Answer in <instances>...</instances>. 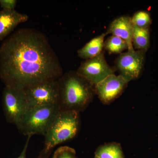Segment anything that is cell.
<instances>
[{"mask_svg":"<svg viewBox=\"0 0 158 158\" xmlns=\"http://www.w3.org/2000/svg\"><path fill=\"white\" fill-rule=\"evenodd\" d=\"M107 34L103 33L90 40L82 48L77 51L78 56L88 60L97 56L103 52L104 46L105 37Z\"/></svg>","mask_w":158,"mask_h":158,"instance_id":"cell-12","label":"cell"},{"mask_svg":"<svg viewBox=\"0 0 158 158\" xmlns=\"http://www.w3.org/2000/svg\"><path fill=\"white\" fill-rule=\"evenodd\" d=\"M114 71L106 61L104 52H102L97 56L82 62L77 73L94 86L114 74Z\"/></svg>","mask_w":158,"mask_h":158,"instance_id":"cell-8","label":"cell"},{"mask_svg":"<svg viewBox=\"0 0 158 158\" xmlns=\"http://www.w3.org/2000/svg\"><path fill=\"white\" fill-rule=\"evenodd\" d=\"M60 110L80 113L93 100L94 86L77 72H69L58 80Z\"/></svg>","mask_w":158,"mask_h":158,"instance_id":"cell-2","label":"cell"},{"mask_svg":"<svg viewBox=\"0 0 158 158\" xmlns=\"http://www.w3.org/2000/svg\"><path fill=\"white\" fill-rule=\"evenodd\" d=\"M131 21L135 27L140 28H149L152 21L149 12L144 10L136 12L131 17Z\"/></svg>","mask_w":158,"mask_h":158,"instance_id":"cell-16","label":"cell"},{"mask_svg":"<svg viewBox=\"0 0 158 158\" xmlns=\"http://www.w3.org/2000/svg\"><path fill=\"white\" fill-rule=\"evenodd\" d=\"M60 111L58 104L30 108L26 110L16 127L25 136H44Z\"/></svg>","mask_w":158,"mask_h":158,"instance_id":"cell-4","label":"cell"},{"mask_svg":"<svg viewBox=\"0 0 158 158\" xmlns=\"http://www.w3.org/2000/svg\"><path fill=\"white\" fill-rule=\"evenodd\" d=\"M145 52L134 50L120 54L115 61V66L119 75L128 82L138 79L144 68Z\"/></svg>","mask_w":158,"mask_h":158,"instance_id":"cell-7","label":"cell"},{"mask_svg":"<svg viewBox=\"0 0 158 158\" xmlns=\"http://www.w3.org/2000/svg\"><path fill=\"white\" fill-rule=\"evenodd\" d=\"M62 76L56 55L39 31L21 29L0 47V79L6 87L23 90Z\"/></svg>","mask_w":158,"mask_h":158,"instance_id":"cell-1","label":"cell"},{"mask_svg":"<svg viewBox=\"0 0 158 158\" xmlns=\"http://www.w3.org/2000/svg\"><path fill=\"white\" fill-rule=\"evenodd\" d=\"M104 48L110 54H121L128 49L127 43L120 37L112 35L105 40Z\"/></svg>","mask_w":158,"mask_h":158,"instance_id":"cell-15","label":"cell"},{"mask_svg":"<svg viewBox=\"0 0 158 158\" xmlns=\"http://www.w3.org/2000/svg\"><path fill=\"white\" fill-rule=\"evenodd\" d=\"M94 158H97V157H96L94 156Z\"/></svg>","mask_w":158,"mask_h":158,"instance_id":"cell-20","label":"cell"},{"mask_svg":"<svg viewBox=\"0 0 158 158\" xmlns=\"http://www.w3.org/2000/svg\"><path fill=\"white\" fill-rule=\"evenodd\" d=\"M2 102L6 121L17 125L27 110L23 90L5 86Z\"/></svg>","mask_w":158,"mask_h":158,"instance_id":"cell-6","label":"cell"},{"mask_svg":"<svg viewBox=\"0 0 158 158\" xmlns=\"http://www.w3.org/2000/svg\"><path fill=\"white\" fill-rule=\"evenodd\" d=\"M27 15L22 14L16 10L0 11V41L5 39L19 24L28 19Z\"/></svg>","mask_w":158,"mask_h":158,"instance_id":"cell-11","label":"cell"},{"mask_svg":"<svg viewBox=\"0 0 158 158\" xmlns=\"http://www.w3.org/2000/svg\"><path fill=\"white\" fill-rule=\"evenodd\" d=\"M132 44L135 50L147 52L150 45V28H140L134 27Z\"/></svg>","mask_w":158,"mask_h":158,"instance_id":"cell-13","label":"cell"},{"mask_svg":"<svg viewBox=\"0 0 158 158\" xmlns=\"http://www.w3.org/2000/svg\"><path fill=\"white\" fill-rule=\"evenodd\" d=\"M32 137V136H28L27 138V141H26L25 144L24 146L22 151L20 154L19 156L16 158H27V151L28 148L29 142H30V139Z\"/></svg>","mask_w":158,"mask_h":158,"instance_id":"cell-19","label":"cell"},{"mask_svg":"<svg viewBox=\"0 0 158 158\" xmlns=\"http://www.w3.org/2000/svg\"><path fill=\"white\" fill-rule=\"evenodd\" d=\"M58 80L46 81L23 89L27 110L41 106L58 105Z\"/></svg>","mask_w":158,"mask_h":158,"instance_id":"cell-5","label":"cell"},{"mask_svg":"<svg viewBox=\"0 0 158 158\" xmlns=\"http://www.w3.org/2000/svg\"><path fill=\"white\" fill-rule=\"evenodd\" d=\"M134 27L131 17L128 15H122L113 20L110 23L106 34H112L123 39L127 43L128 51H133L135 50L132 44Z\"/></svg>","mask_w":158,"mask_h":158,"instance_id":"cell-10","label":"cell"},{"mask_svg":"<svg viewBox=\"0 0 158 158\" xmlns=\"http://www.w3.org/2000/svg\"><path fill=\"white\" fill-rule=\"evenodd\" d=\"M81 126L80 113L60 110L44 135V145L38 158H48L55 147L76 136Z\"/></svg>","mask_w":158,"mask_h":158,"instance_id":"cell-3","label":"cell"},{"mask_svg":"<svg viewBox=\"0 0 158 158\" xmlns=\"http://www.w3.org/2000/svg\"><path fill=\"white\" fill-rule=\"evenodd\" d=\"M53 158H78L75 150L68 146L59 148L54 153Z\"/></svg>","mask_w":158,"mask_h":158,"instance_id":"cell-17","label":"cell"},{"mask_svg":"<svg viewBox=\"0 0 158 158\" xmlns=\"http://www.w3.org/2000/svg\"><path fill=\"white\" fill-rule=\"evenodd\" d=\"M94 156L98 158H124L121 145L116 142L99 146L95 151Z\"/></svg>","mask_w":158,"mask_h":158,"instance_id":"cell-14","label":"cell"},{"mask_svg":"<svg viewBox=\"0 0 158 158\" xmlns=\"http://www.w3.org/2000/svg\"><path fill=\"white\" fill-rule=\"evenodd\" d=\"M16 0H0V6L2 10H14L17 4Z\"/></svg>","mask_w":158,"mask_h":158,"instance_id":"cell-18","label":"cell"},{"mask_svg":"<svg viewBox=\"0 0 158 158\" xmlns=\"http://www.w3.org/2000/svg\"><path fill=\"white\" fill-rule=\"evenodd\" d=\"M129 82L120 75H110L94 86L95 94L105 105H109L118 98Z\"/></svg>","mask_w":158,"mask_h":158,"instance_id":"cell-9","label":"cell"}]
</instances>
